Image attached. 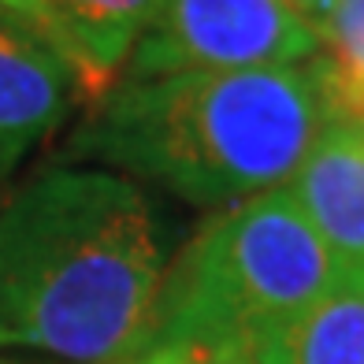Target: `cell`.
Instances as JSON below:
<instances>
[{
    "label": "cell",
    "instance_id": "cell-1",
    "mask_svg": "<svg viewBox=\"0 0 364 364\" xmlns=\"http://www.w3.org/2000/svg\"><path fill=\"white\" fill-rule=\"evenodd\" d=\"M171 268L141 182L48 164L0 201V350L115 364L149 350Z\"/></svg>",
    "mask_w": 364,
    "mask_h": 364
},
{
    "label": "cell",
    "instance_id": "cell-2",
    "mask_svg": "<svg viewBox=\"0 0 364 364\" xmlns=\"http://www.w3.org/2000/svg\"><path fill=\"white\" fill-rule=\"evenodd\" d=\"M331 115L316 56L294 68L119 78L93 101L68 156L227 208L287 186Z\"/></svg>",
    "mask_w": 364,
    "mask_h": 364
},
{
    "label": "cell",
    "instance_id": "cell-3",
    "mask_svg": "<svg viewBox=\"0 0 364 364\" xmlns=\"http://www.w3.org/2000/svg\"><path fill=\"white\" fill-rule=\"evenodd\" d=\"M338 275L287 186L227 205L182 245L160 290L149 346L205 364L253 360L264 335L301 312Z\"/></svg>",
    "mask_w": 364,
    "mask_h": 364
},
{
    "label": "cell",
    "instance_id": "cell-4",
    "mask_svg": "<svg viewBox=\"0 0 364 364\" xmlns=\"http://www.w3.org/2000/svg\"><path fill=\"white\" fill-rule=\"evenodd\" d=\"M323 48L294 0H160L123 78L294 68Z\"/></svg>",
    "mask_w": 364,
    "mask_h": 364
},
{
    "label": "cell",
    "instance_id": "cell-5",
    "mask_svg": "<svg viewBox=\"0 0 364 364\" xmlns=\"http://www.w3.org/2000/svg\"><path fill=\"white\" fill-rule=\"evenodd\" d=\"M82 82L68 60L0 23V190L63 127Z\"/></svg>",
    "mask_w": 364,
    "mask_h": 364
},
{
    "label": "cell",
    "instance_id": "cell-6",
    "mask_svg": "<svg viewBox=\"0 0 364 364\" xmlns=\"http://www.w3.org/2000/svg\"><path fill=\"white\" fill-rule=\"evenodd\" d=\"M287 190L338 268H364V127L331 115Z\"/></svg>",
    "mask_w": 364,
    "mask_h": 364
},
{
    "label": "cell",
    "instance_id": "cell-7",
    "mask_svg": "<svg viewBox=\"0 0 364 364\" xmlns=\"http://www.w3.org/2000/svg\"><path fill=\"white\" fill-rule=\"evenodd\" d=\"M253 364H364V268H338L320 297L260 338Z\"/></svg>",
    "mask_w": 364,
    "mask_h": 364
},
{
    "label": "cell",
    "instance_id": "cell-8",
    "mask_svg": "<svg viewBox=\"0 0 364 364\" xmlns=\"http://www.w3.org/2000/svg\"><path fill=\"white\" fill-rule=\"evenodd\" d=\"M68 34L75 75L93 101L115 86L160 0H48Z\"/></svg>",
    "mask_w": 364,
    "mask_h": 364
},
{
    "label": "cell",
    "instance_id": "cell-9",
    "mask_svg": "<svg viewBox=\"0 0 364 364\" xmlns=\"http://www.w3.org/2000/svg\"><path fill=\"white\" fill-rule=\"evenodd\" d=\"M316 71H320V86L327 93L331 112L364 127V45L320 48Z\"/></svg>",
    "mask_w": 364,
    "mask_h": 364
},
{
    "label": "cell",
    "instance_id": "cell-10",
    "mask_svg": "<svg viewBox=\"0 0 364 364\" xmlns=\"http://www.w3.org/2000/svg\"><path fill=\"white\" fill-rule=\"evenodd\" d=\"M0 23H8L15 30H23V34H30L34 41H41L45 48H53V53L60 60H71V45H68V34H63V26L56 19V11L48 0H0Z\"/></svg>",
    "mask_w": 364,
    "mask_h": 364
},
{
    "label": "cell",
    "instance_id": "cell-11",
    "mask_svg": "<svg viewBox=\"0 0 364 364\" xmlns=\"http://www.w3.org/2000/svg\"><path fill=\"white\" fill-rule=\"evenodd\" d=\"M115 364H205V360L193 353H182V350H168V346H149V350L127 357V360H115Z\"/></svg>",
    "mask_w": 364,
    "mask_h": 364
},
{
    "label": "cell",
    "instance_id": "cell-12",
    "mask_svg": "<svg viewBox=\"0 0 364 364\" xmlns=\"http://www.w3.org/2000/svg\"><path fill=\"white\" fill-rule=\"evenodd\" d=\"M294 8L309 19V26L320 34V41H323V26H327V19H331V8H335V0H294Z\"/></svg>",
    "mask_w": 364,
    "mask_h": 364
},
{
    "label": "cell",
    "instance_id": "cell-13",
    "mask_svg": "<svg viewBox=\"0 0 364 364\" xmlns=\"http://www.w3.org/2000/svg\"><path fill=\"white\" fill-rule=\"evenodd\" d=\"M223 364H253V360H223Z\"/></svg>",
    "mask_w": 364,
    "mask_h": 364
},
{
    "label": "cell",
    "instance_id": "cell-14",
    "mask_svg": "<svg viewBox=\"0 0 364 364\" xmlns=\"http://www.w3.org/2000/svg\"><path fill=\"white\" fill-rule=\"evenodd\" d=\"M0 364H4V360H0Z\"/></svg>",
    "mask_w": 364,
    "mask_h": 364
}]
</instances>
